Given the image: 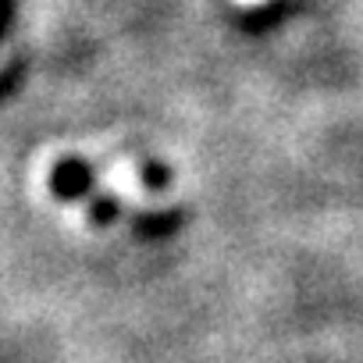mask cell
Here are the masks:
<instances>
[{"label":"cell","mask_w":363,"mask_h":363,"mask_svg":"<svg viewBox=\"0 0 363 363\" xmlns=\"http://www.w3.org/2000/svg\"><path fill=\"white\" fill-rule=\"evenodd\" d=\"M239 4H260V0H239Z\"/></svg>","instance_id":"6da1fadb"}]
</instances>
